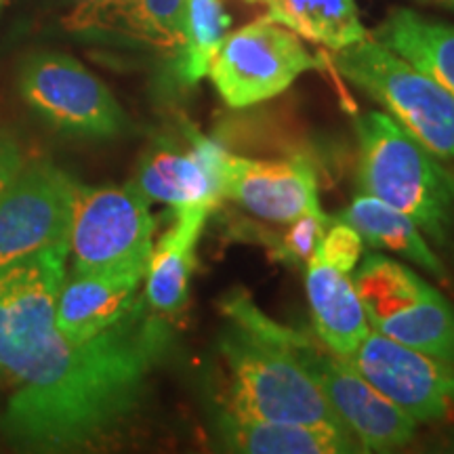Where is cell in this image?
Instances as JSON below:
<instances>
[{"instance_id":"1","label":"cell","mask_w":454,"mask_h":454,"mask_svg":"<svg viewBox=\"0 0 454 454\" xmlns=\"http://www.w3.org/2000/svg\"><path fill=\"white\" fill-rule=\"evenodd\" d=\"M170 343L168 328L144 301L98 337L74 345L66 364L38 385H17L0 429L32 452L89 450L133 417L147 379Z\"/></svg>"},{"instance_id":"2","label":"cell","mask_w":454,"mask_h":454,"mask_svg":"<svg viewBox=\"0 0 454 454\" xmlns=\"http://www.w3.org/2000/svg\"><path fill=\"white\" fill-rule=\"evenodd\" d=\"M221 309L227 317L219 337L225 411L259 421L348 429L294 354L291 326L265 316L244 291L227 293Z\"/></svg>"},{"instance_id":"3","label":"cell","mask_w":454,"mask_h":454,"mask_svg":"<svg viewBox=\"0 0 454 454\" xmlns=\"http://www.w3.org/2000/svg\"><path fill=\"white\" fill-rule=\"evenodd\" d=\"M356 133L364 194L408 215L425 238L446 247L454 234V173L389 114H364Z\"/></svg>"},{"instance_id":"4","label":"cell","mask_w":454,"mask_h":454,"mask_svg":"<svg viewBox=\"0 0 454 454\" xmlns=\"http://www.w3.org/2000/svg\"><path fill=\"white\" fill-rule=\"evenodd\" d=\"M333 64L431 154L454 162V98L438 81L374 38L334 51Z\"/></svg>"},{"instance_id":"5","label":"cell","mask_w":454,"mask_h":454,"mask_svg":"<svg viewBox=\"0 0 454 454\" xmlns=\"http://www.w3.org/2000/svg\"><path fill=\"white\" fill-rule=\"evenodd\" d=\"M374 331L425 354L454 362V305L408 265L371 253L354 276Z\"/></svg>"},{"instance_id":"6","label":"cell","mask_w":454,"mask_h":454,"mask_svg":"<svg viewBox=\"0 0 454 454\" xmlns=\"http://www.w3.org/2000/svg\"><path fill=\"white\" fill-rule=\"evenodd\" d=\"M156 221L139 185H74L67 248L76 271L147 268Z\"/></svg>"},{"instance_id":"7","label":"cell","mask_w":454,"mask_h":454,"mask_svg":"<svg viewBox=\"0 0 454 454\" xmlns=\"http://www.w3.org/2000/svg\"><path fill=\"white\" fill-rule=\"evenodd\" d=\"M316 67L320 59L305 49L299 34L265 15L227 34L208 76L227 106L244 110L278 98L301 74Z\"/></svg>"},{"instance_id":"8","label":"cell","mask_w":454,"mask_h":454,"mask_svg":"<svg viewBox=\"0 0 454 454\" xmlns=\"http://www.w3.org/2000/svg\"><path fill=\"white\" fill-rule=\"evenodd\" d=\"M70 248L57 247L0 271V372L20 383L59 337L55 303Z\"/></svg>"},{"instance_id":"9","label":"cell","mask_w":454,"mask_h":454,"mask_svg":"<svg viewBox=\"0 0 454 454\" xmlns=\"http://www.w3.org/2000/svg\"><path fill=\"white\" fill-rule=\"evenodd\" d=\"M291 345L337 417L360 442L362 452L400 450L414 440L419 423L374 389L348 360L326 345L322 348L320 339L291 328Z\"/></svg>"},{"instance_id":"10","label":"cell","mask_w":454,"mask_h":454,"mask_svg":"<svg viewBox=\"0 0 454 454\" xmlns=\"http://www.w3.org/2000/svg\"><path fill=\"white\" fill-rule=\"evenodd\" d=\"M20 93L38 116L84 137H114L127 118L104 82L64 53H36L21 66Z\"/></svg>"},{"instance_id":"11","label":"cell","mask_w":454,"mask_h":454,"mask_svg":"<svg viewBox=\"0 0 454 454\" xmlns=\"http://www.w3.org/2000/svg\"><path fill=\"white\" fill-rule=\"evenodd\" d=\"M74 185L76 181L53 162L26 160L0 196V271L67 247Z\"/></svg>"},{"instance_id":"12","label":"cell","mask_w":454,"mask_h":454,"mask_svg":"<svg viewBox=\"0 0 454 454\" xmlns=\"http://www.w3.org/2000/svg\"><path fill=\"white\" fill-rule=\"evenodd\" d=\"M348 362L374 389L417 423L444 421L454 412V362L368 331Z\"/></svg>"},{"instance_id":"13","label":"cell","mask_w":454,"mask_h":454,"mask_svg":"<svg viewBox=\"0 0 454 454\" xmlns=\"http://www.w3.org/2000/svg\"><path fill=\"white\" fill-rule=\"evenodd\" d=\"M230 152L202 135L192 124H184L181 141L162 139L145 152L139 162L135 184L156 202L175 208H217L223 200V164Z\"/></svg>"},{"instance_id":"14","label":"cell","mask_w":454,"mask_h":454,"mask_svg":"<svg viewBox=\"0 0 454 454\" xmlns=\"http://www.w3.org/2000/svg\"><path fill=\"white\" fill-rule=\"evenodd\" d=\"M223 200L270 223H291L317 202V177L303 156L288 160H251L227 154Z\"/></svg>"},{"instance_id":"15","label":"cell","mask_w":454,"mask_h":454,"mask_svg":"<svg viewBox=\"0 0 454 454\" xmlns=\"http://www.w3.org/2000/svg\"><path fill=\"white\" fill-rule=\"evenodd\" d=\"M147 268H116L66 274L55 303V326L74 343L98 337L137 303Z\"/></svg>"},{"instance_id":"16","label":"cell","mask_w":454,"mask_h":454,"mask_svg":"<svg viewBox=\"0 0 454 454\" xmlns=\"http://www.w3.org/2000/svg\"><path fill=\"white\" fill-rule=\"evenodd\" d=\"M185 0H81L66 17L70 32L118 38L177 53Z\"/></svg>"},{"instance_id":"17","label":"cell","mask_w":454,"mask_h":454,"mask_svg":"<svg viewBox=\"0 0 454 454\" xmlns=\"http://www.w3.org/2000/svg\"><path fill=\"white\" fill-rule=\"evenodd\" d=\"M215 208H175L173 225L152 247L145 270V303L158 316H175L190 299V284L196 270V248Z\"/></svg>"},{"instance_id":"18","label":"cell","mask_w":454,"mask_h":454,"mask_svg":"<svg viewBox=\"0 0 454 454\" xmlns=\"http://www.w3.org/2000/svg\"><path fill=\"white\" fill-rule=\"evenodd\" d=\"M305 291L316 337L334 356L348 360L371 331L354 280L314 254L305 274Z\"/></svg>"},{"instance_id":"19","label":"cell","mask_w":454,"mask_h":454,"mask_svg":"<svg viewBox=\"0 0 454 454\" xmlns=\"http://www.w3.org/2000/svg\"><path fill=\"white\" fill-rule=\"evenodd\" d=\"M219 434L225 450L247 454H354L360 442L348 429L303 423H276L223 411Z\"/></svg>"},{"instance_id":"20","label":"cell","mask_w":454,"mask_h":454,"mask_svg":"<svg viewBox=\"0 0 454 454\" xmlns=\"http://www.w3.org/2000/svg\"><path fill=\"white\" fill-rule=\"evenodd\" d=\"M337 219L349 223L362 240L379 251H391L411 261L440 282H448V271L442 259L429 247V240L417 223L387 202L371 194H357Z\"/></svg>"},{"instance_id":"21","label":"cell","mask_w":454,"mask_h":454,"mask_svg":"<svg viewBox=\"0 0 454 454\" xmlns=\"http://www.w3.org/2000/svg\"><path fill=\"white\" fill-rule=\"evenodd\" d=\"M374 41L429 74L454 98V26L411 9H395L374 32Z\"/></svg>"},{"instance_id":"22","label":"cell","mask_w":454,"mask_h":454,"mask_svg":"<svg viewBox=\"0 0 454 454\" xmlns=\"http://www.w3.org/2000/svg\"><path fill=\"white\" fill-rule=\"evenodd\" d=\"M270 20L286 26L301 38L339 51L368 38L354 0H257Z\"/></svg>"},{"instance_id":"23","label":"cell","mask_w":454,"mask_h":454,"mask_svg":"<svg viewBox=\"0 0 454 454\" xmlns=\"http://www.w3.org/2000/svg\"><path fill=\"white\" fill-rule=\"evenodd\" d=\"M230 24L221 0H185L184 41L175 53V72L181 82L196 84L208 76V67L225 41Z\"/></svg>"},{"instance_id":"24","label":"cell","mask_w":454,"mask_h":454,"mask_svg":"<svg viewBox=\"0 0 454 454\" xmlns=\"http://www.w3.org/2000/svg\"><path fill=\"white\" fill-rule=\"evenodd\" d=\"M328 223H331V217H326L320 204H316L308 213L286 223V230L278 234L274 240L265 238L263 242L276 261L288 265H308L322 236H325Z\"/></svg>"},{"instance_id":"25","label":"cell","mask_w":454,"mask_h":454,"mask_svg":"<svg viewBox=\"0 0 454 454\" xmlns=\"http://www.w3.org/2000/svg\"><path fill=\"white\" fill-rule=\"evenodd\" d=\"M364 253V240L349 223L340 219H331L325 236L316 248V257L326 261L328 265L337 268L345 274L354 271Z\"/></svg>"},{"instance_id":"26","label":"cell","mask_w":454,"mask_h":454,"mask_svg":"<svg viewBox=\"0 0 454 454\" xmlns=\"http://www.w3.org/2000/svg\"><path fill=\"white\" fill-rule=\"evenodd\" d=\"M24 164L26 158L20 144L9 133L0 130V196L4 194V190H7Z\"/></svg>"},{"instance_id":"27","label":"cell","mask_w":454,"mask_h":454,"mask_svg":"<svg viewBox=\"0 0 454 454\" xmlns=\"http://www.w3.org/2000/svg\"><path fill=\"white\" fill-rule=\"evenodd\" d=\"M421 3L440 4V7H446V9H452V11H454V0H421Z\"/></svg>"},{"instance_id":"28","label":"cell","mask_w":454,"mask_h":454,"mask_svg":"<svg viewBox=\"0 0 454 454\" xmlns=\"http://www.w3.org/2000/svg\"><path fill=\"white\" fill-rule=\"evenodd\" d=\"M3 4H4V0H0V9H3Z\"/></svg>"},{"instance_id":"29","label":"cell","mask_w":454,"mask_h":454,"mask_svg":"<svg viewBox=\"0 0 454 454\" xmlns=\"http://www.w3.org/2000/svg\"><path fill=\"white\" fill-rule=\"evenodd\" d=\"M248 3H257V0H248Z\"/></svg>"}]
</instances>
